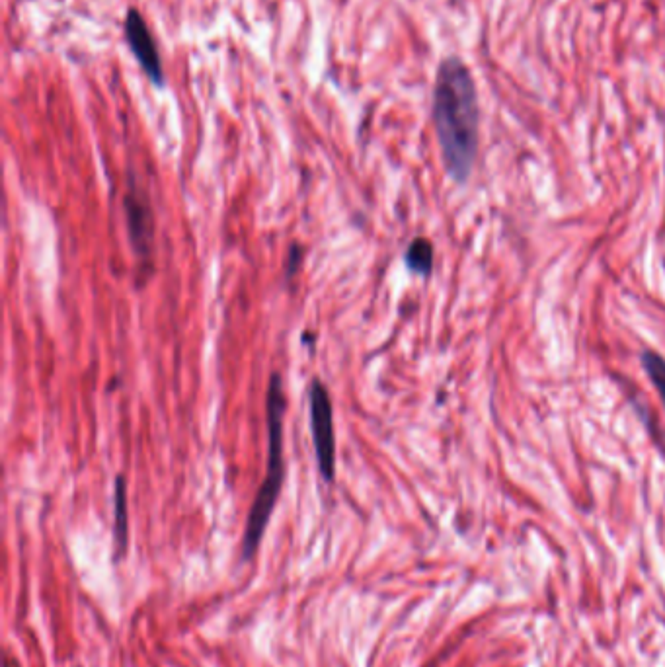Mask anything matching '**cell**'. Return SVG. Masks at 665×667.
Instances as JSON below:
<instances>
[{
    "label": "cell",
    "instance_id": "52a82bcc",
    "mask_svg": "<svg viewBox=\"0 0 665 667\" xmlns=\"http://www.w3.org/2000/svg\"><path fill=\"white\" fill-rule=\"evenodd\" d=\"M118 556L127 549V484L125 478L118 476L116 482V529H114Z\"/></svg>",
    "mask_w": 665,
    "mask_h": 667
},
{
    "label": "cell",
    "instance_id": "7a4b0ae2",
    "mask_svg": "<svg viewBox=\"0 0 665 667\" xmlns=\"http://www.w3.org/2000/svg\"><path fill=\"white\" fill-rule=\"evenodd\" d=\"M268 471L264 476V482L256 494V500L252 504V510L248 513L244 541H242V556L244 560L252 558V554L258 549L264 531L270 523V517L275 510L283 478H285V447H283V426H285V410H287V398L283 391V379L275 373L272 375L270 387H268Z\"/></svg>",
    "mask_w": 665,
    "mask_h": 667
},
{
    "label": "cell",
    "instance_id": "8992f818",
    "mask_svg": "<svg viewBox=\"0 0 665 667\" xmlns=\"http://www.w3.org/2000/svg\"><path fill=\"white\" fill-rule=\"evenodd\" d=\"M406 266L414 274L428 275L433 268V246L426 238H416L406 250Z\"/></svg>",
    "mask_w": 665,
    "mask_h": 667
},
{
    "label": "cell",
    "instance_id": "5b68a950",
    "mask_svg": "<svg viewBox=\"0 0 665 667\" xmlns=\"http://www.w3.org/2000/svg\"><path fill=\"white\" fill-rule=\"evenodd\" d=\"M125 38H127V43H129L133 55L137 57L139 65L147 73V77L158 86H162L164 84V73H162V63H160V57H158L157 45H155V40L149 32L147 22L143 20V16L137 10H129V14L125 18Z\"/></svg>",
    "mask_w": 665,
    "mask_h": 667
},
{
    "label": "cell",
    "instance_id": "6da1fadb",
    "mask_svg": "<svg viewBox=\"0 0 665 667\" xmlns=\"http://www.w3.org/2000/svg\"><path fill=\"white\" fill-rule=\"evenodd\" d=\"M433 121L447 172L457 182H465L476 157L478 108L474 82L459 59H447L439 67Z\"/></svg>",
    "mask_w": 665,
    "mask_h": 667
},
{
    "label": "cell",
    "instance_id": "3957f363",
    "mask_svg": "<svg viewBox=\"0 0 665 667\" xmlns=\"http://www.w3.org/2000/svg\"><path fill=\"white\" fill-rule=\"evenodd\" d=\"M311 404V430L318 471L326 482L336 474V432H334V408L332 398L320 379H314L309 393Z\"/></svg>",
    "mask_w": 665,
    "mask_h": 667
},
{
    "label": "cell",
    "instance_id": "277c9868",
    "mask_svg": "<svg viewBox=\"0 0 665 667\" xmlns=\"http://www.w3.org/2000/svg\"><path fill=\"white\" fill-rule=\"evenodd\" d=\"M127 233L137 258L151 262L155 248V217L151 203L141 190H129L123 199Z\"/></svg>",
    "mask_w": 665,
    "mask_h": 667
},
{
    "label": "cell",
    "instance_id": "ba28073f",
    "mask_svg": "<svg viewBox=\"0 0 665 667\" xmlns=\"http://www.w3.org/2000/svg\"><path fill=\"white\" fill-rule=\"evenodd\" d=\"M642 363L644 369L648 373V377L652 379L656 391L662 396L665 404V359L662 355L654 354V352H644L642 355Z\"/></svg>",
    "mask_w": 665,
    "mask_h": 667
}]
</instances>
